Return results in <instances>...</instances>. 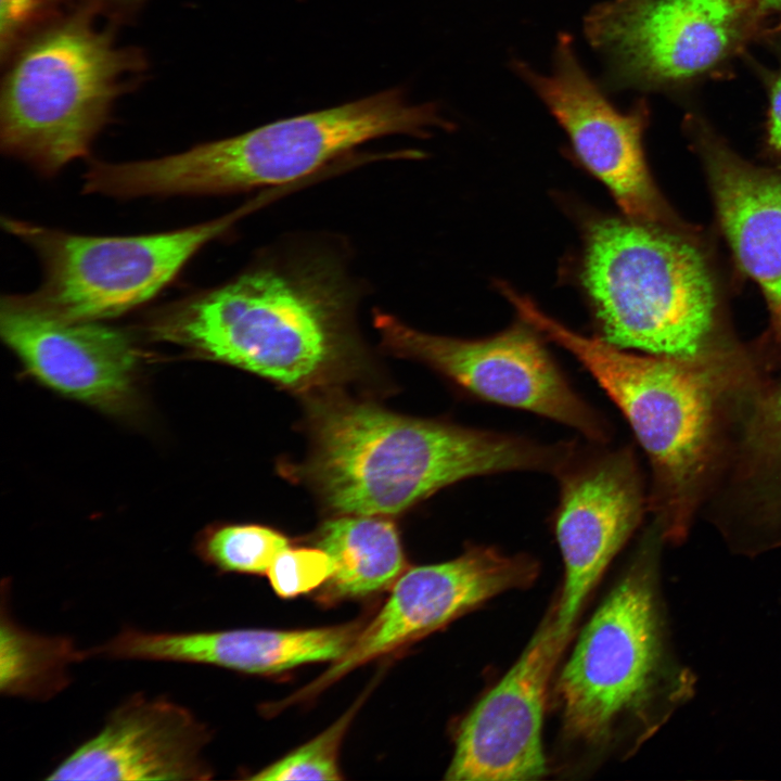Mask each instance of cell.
<instances>
[{
    "label": "cell",
    "mask_w": 781,
    "mask_h": 781,
    "mask_svg": "<svg viewBox=\"0 0 781 781\" xmlns=\"http://www.w3.org/2000/svg\"><path fill=\"white\" fill-rule=\"evenodd\" d=\"M509 302L626 418L650 463L653 523L664 541L681 543L722 474L747 396L772 372L758 342L697 358L640 355L571 330L517 292Z\"/></svg>",
    "instance_id": "1"
},
{
    "label": "cell",
    "mask_w": 781,
    "mask_h": 781,
    "mask_svg": "<svg viewBox=\"0 0 781 781\" xmlns=\"http://www.w3.org/2000/svg\"><path fill=\"white\" fill-rule=\"evenodd\" d=\"M374 327L385 348L430 366L478 399L559 422L590 443L610 438L605 419L574 389L541 334L524 321L477 340L425 333L385 312L374 315Z\"/></svg>",
    "instance_id": "10"
},
{
    "label": "cell",
    "mask_w": 781,
    "mask_h": 781,
    "mask_svg": "<svg viewBox=\"0 0 781 781\" xmlns=\"http://www.w3.org/2000/svg\"><path fill=\"white\" fill-rule=\"evenodd\" d=\"M600 445L577 444L555 475L560 496L553 523L565 569L556 601L558 625L567 633L588 593L648 509L633 450Z\"/></svg>",
    "instance_id": "12"
},
{
    "label": "cell",
    "mask_w": 781,
    "mask_h": 781,
    "mask_svg": "<svg viewBox=\"0 0 781 781\" xmlns=\"http://www.w3.org/2000/svg\"><path fill=\"white\" fill-rule=\"evenodd\" d=\"M318 547L334 564L328 580L337 596L358 597L380 590L404 567V553L395 525L380 515L343 514L327 521Z\"/></svg>",
    "instance_id": "20"
},
{
    "label": "cell",
    "mask_w": 781,
    "mask_h": 781,
    "mask_svg": "<svg viewBox=\"0 0 781 781\" xmlns=\"http://www.w3.org/2000/svg\"><path fill=\"white\" fill-rule=\"evenodd\" d=\"M515 71L566 131L582 164L603 182L627 218L673 228L687 227L656 188L642 145L649 110L640 101L618 111L582 68L571 36L559 37L549 74L523 62Z\"/></svg>",
    "instance_id": "11"
},
{
    "label": "cell",
    "mask_w": 781,
    "mask_h": 781,
    "mask_svg": "<svg viewBox=\"0 0 781 781\" xmlns=\"http://www.w3.org/2000/svg\"><path fill=\"white\" fill-rule=\"evenodd\" d=\"M71 0H0L1 63L30 35L68 10Z\"/></svg>",
    "instance_id": "25"
},
{
    "label": "cell",
    "mask_w": 781,
    "mask_h": 781,
    "mask_svg": "<svg viewBox=\"0 0 781 781\" xmlns=\"http://www.w3.org/2000/svg\"><path fill=\"white\" fill-rule=\"evenodd\" d=\"M708 518L744 555L781 547V376L771 373L748 395Z\"/></svg>",
    "instance_id": "18"
},
{
    "label": "cell",
    "mask_w": 781,
    "mask_h": 781,
    "mask_svg": "<svg viewBox=\"0 0 781 781\" xmlns=\"http://www.w3.org/2000/svg\"><path fill=\"white\" fill-rule=\"evenodd\" d=\"M274 190L213 220L161 233L91 236L3 218L2 226L36 252L39 287L18 295L29 307L69 322H99L153 298L203 246L269 203Z\"/></svg>",
    "instance_id": "8"
},
{
    "label": "cell",
    "mask_w": 781,
    "mask_h": 781,
    "mask_svg": "<svg viewBox=\"0 0 781 781\" xmlns=\"http://www.w3.org/2000/svg\"><path fill=\"white\" fill-rule=\"evenodd\" d=\"M767 18H773L781 26V0H758Z\"/></svg>",
    "instance_id": "28"
},
{
    "label": "cell",
    "mask_w": 781,
    "mask_h": 781,
    "mask_svg": "<svg viewBox=\"0 0 781 781\" xmlns=\"http://www.w3.org/2000/svg\"><path fill=\"white\" fill-rule=\"evenodd\" d=\"M687 130L709 185L719 227L740 268L760 287L770 324L761 340L781 370V165H755L702 119Z\"/></svg>",
    "instance_id": "16"
},
{
    "label": "cell",
    "mask_w": 781,
    "mask_h": 781,
    "mask_svg": "<svg viewBox=\"0 0 781 781\" xmlns=\"http://www.w3.org/2000/svg\"><path fill=\"white\" fill-rule=\"evenodd\" d=\"M77 2L25 39L3 62L2 151L44 176L88 155L116 101L148 69L139 49Z\"/></svg>",
    "instance_id": "6"
},
{
    "label": "cell",
    "mask_w": 781,
    "mask_h": 781,
    "mask_svg": "<svg viewBox=\"0 0 781 781\" xmlns=\"http://www.w3.org/2000/svg\"><path fill=\"white\" fill-rule=\"evenodd\" d=\"M205 724L165 697L135 694L101 730L77 746L47 780L200 781L212 777L204 757Z\"/></svg>",
    "instance_id": "15"
},
{
    "label": "cell",
    "mask_w": 781,
    "mask_h": 781,
    "mask_svg": "<svg viewBox=\"0 0 781 781\" xmlns=\"http://www.w3.org/2000/svg\"><path fill=\"white\" fill-rule=\"evenodd\" d=\"M97 10L103 16L116 21L135 13L146 0H77Z\"/></svg>",
    "instance_id": "27"
},
{
    "label": "cell",
    "mask_w": 781,
    "mask_h": 781,
    "mask_svg": "<svg viewBox=\"0 0 781 781\" xmlns=\"http://www.w3.org/2000/svg\"><path fill=\"white\" fill-rule=\"evenodd\" d=\"M695 230L629 218L590 225L581 280L603 340L679 358L742 344L729 328L720 280Z\"/></svg>",
    "instance_id": "5"
},
{
    "label": "cell",
    "mask_w": 781,
    "mask_h": 781,
    "mask_svg": "<svg viewBox=\"0 0 781 781\" xmlns=\"http://www.w3.org/2000/svg\"><path fill=\"white\" fill-rule=\"evenodd\" d=\"M768 21L758 0H609L585 33L615 86L668 89L719 69Z\"/></svg>",
    "instance_id": "9"
},
{
    "label": "cell",
    "mask_w": 781,
    "mask_h": 781,
    "mask_svg": "<svg viewBox=\"0 0 781 781\" xmlns=\"http://www.w3.org/2000/svg\"><path fill=\"white\" fill-rule=\"evenodd\" d=\"M356 706L328 729L286 756L251 776L249 780H340L338 750Z\"/></svg>",
    "instance_id": "23"
},
{
    "label": "cell",
    "mask_w": 781,
    "mask_h": 781,
    "mask_svg": "<svg viewBox=\"0 0 781 781\" xmlns=\"http://www.w3.org/2000/svg\"><path fill=\"white\" fill-rule=\"evenodd\" d=\"M768 115L765 146L769 155L781 165V65L767 77Z\"/></svg>",
    "instance_id": "26"
},
{
    "label": "cell",
    "mask_w": 781,
    "mask_h": 781,
    "mask_svg": "<svg viewBox=\"0 0 781 781\" xmlns=\"http://www.w3.org/2000/svg\"><path fill=\"white\" fill-rule=\"evenodd\" d=\"M2 609L0 689L9 696L46 700L69 684L68 668L89 657L67 637L38 635L20 627Z\"/></svg>",
    "instance_id": "21"
},
{
    "label": "cell",
    "mask_w": 781,
    "mask_h": 781,
    "mask_svg": "<svg viewBox=\"0 0 781 781\" xmlns=\"http://www.w3.org/2000/svg\"><path fill=\"white\" fill-rule=\"evenodd\" d=\"M306 473L338 515L396 514L457 482L535 471L555 475L574 441L399 415L368 402L332 399L311 409Z\"/></svg>",
    "instance_id": "2"
},
{
    "label": "cell",
    "mask_w": 781,
    "mask_h": 781,
    "mask_svg": "<svg viewBox=\"0 0 781 781\" xmlns=\"http://www.w3.org/2000/svg\"><path fill=\"white\" fill-rule=\"evenodd\" d=\"M0 330L27 370L50 388L104 408L129 398L138 355L124 332L50 317L18 295L2 298Z\"/></svg>",
    "instance_id": "17"
},
{
    "label": "cell",
    "mask_w": 781,
    "mask_h": 781,
    "mask_svg": "<svg viewBox=\"0 0 781 781\" xmlns=\"http://www.w3.org/2000/svg\"><path fill=\"white\" fill-rule=\"evenodd\" d=\"M433 103L415 104L392 88L293 116L184 152L129 163L98 162L93 192L106 196L212 195L277 188L324 171L356 148L386 136L425 138L450 129Z\"/></svg>",
    "instance_id": "4"
},
{
    "label": "cell",
    "mask_w": 781,
    "mask_h": 781,
    "mask_svg": "<svg viewBox=\"0 0 781 781\" xmlns=\"http://www.w3.org/2000/svg\"><path fill=\"white\" fill-rule=\"evenodd\" d=\"M664 539L653 523L629 571L585 626L558 681L565 732L588 743L607 738L624 715L652 722L694 694L693 674L668 650L656 587Z\"/></svg>",
    "instance_id": "7"
},
{
    "label": "cell",
    "mask_w": 781,
    "mask_h": 781,
    "mask_svg": "<svg viewBox=\"0 0 781 781\" xmlns=\"http://www.w3.org/2000/svg\"><path fill=\"white\" fill-rule=\"evenodd\" d=\"M569 635L558 625L555 602L516 663L463 719L446 780L523 781L547 772V689Z\"/></svg>",
    "instance_id": "14"
},
{
    "label": "cell",
    "mask_w": 781,
    "mask_h": 781,
    "mask_svg": "<svg viewBox=\"0 0 781 781\" xmlns=\"http://www.w3.org/2000/svg\"><path fill=\"white\" fill-rule=\"evenodd\" d=\"M355 304L332 261H273L166 305L149 329L158 340L300 389L354 356Z\"/></svg>",
    "instance_id": "3"
},
{
    "label": "cell",
    "mask_w": 781,
    "mask_h": 781,
    "mask_svg": "<svg viewBox=\"0 0 781 781\" xmlns=\"http://www.w3.org/2000/svg\"><path fill=\"white\" fill-rule=\"evenodd\" d=\"M290 547L281 533L261 525L230 524L204 530L195 550L207 564L221 572L267 574L276 556Z\"/></svg>",
    "instance_id": "22"
},
{
    "label": "cell",
    "mask_w": 781,
    "mask_h": 781,
    "mask_svg": "<svg viewBox=\"0 0 781 781\" xmlns=\"http://www.w3.org/2000/svg\"><path fill=\"white\" fill-rule=\"evenodd\" d=\"M334 572L330 555L321 548H291L281 551L267 575L276 593L293 598L318 588Z\"/></svg>",
    "instance_id": "24"
},
{
    "label": "cell",
    "mask_w": 781,
    "mask_h": 781,
    "mask_svg": "<svg viewBox=\"0 0 781 781\" xmlns=\"http://www.w3.org/2000/svg\"><path fill=\"white\" fill-rule=\"evenodd\" d=\"M538 571L529 555H509L486 546H472L453 560L409 569L348 651L293 695V701L317 694L353 669L441 628L499 593L528 587Z\"/></svg>",
    "instance_id": "13"
},
{
    "label": "cell",
    "mask_w": 781,
    "mask_h": 781,
    "mask_svg": "<svg viewBox=\"0 0 781 781\" xmlns=\"http://www.w3.org/2000/svg\"><path fill=\"white\" fill-rule=\"evenodd\" d=\"M359 625L299 630L228 629L152 632L125 628L89 652L113 660L202 664L268 675L315 662H335L351 646Z\"/></svg>",
    "instance_id": "19"
}]
</instances>
